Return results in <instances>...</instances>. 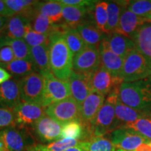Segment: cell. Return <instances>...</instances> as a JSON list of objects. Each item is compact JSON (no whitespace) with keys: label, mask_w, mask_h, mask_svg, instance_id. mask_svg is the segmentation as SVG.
<instances>
[{"label":"cell","mask_w":151,"mask_h":151,"mask_svg":"<svg viewBox=\"0 0 151 151\" xmlns=\"http://www.w3.org/2000/svg\"><path fill=\"white\" fill-rule=\"evenodd\" d=\"M119 127L120 124L116 119L114 106L106 99L97 116L90 124L92 138L104 137L106 134L112 132Z\"/></svg>","instance_id":"cell-5"},{"label":"cell","mask_w":151,"mask_h":151,"mask_svg":"<svg viewBox=\"0 0 151 151\" xmlns=\"http://www.w3.org/2000/svg\"><path fill=\"white\" fill-rule=\"evenodd\" d=\"M111 140L118 150L134 151L143 143L149 140L134 130L120 127L111 132Z\"/></svg>","instance_id":"cell-11"},{"label":"cell","mask_w":151,"mask_h":151,"mask_svg":"<svg viewBox=\"0 0 151 151\" xmlns=\"http://www.w3.org/2000/svg\"><path fill=\"white\" fill-rule=\"evenodd\" d=\"M144 20H145V23H146V22H147V23H151V18H144Z\"/></svg>","instance_id":"cell-50"},{"label":"cell","mask_w":151,"mask_h":151,"mask_svg":"<svg viewBox=\"0 0 151 151\" xmlns=\"http://www.w3.org/2000/svg\"><path fill=\"white\" fill-rule=\"evenodd\" d=\"M9 38L8 37L6 31V27L4 29L0 30V49H1L4 47L6 46L7 42H8Z\"/></svg>","instance_id":"cell-45"},{"label":"cell","mask_w":151,"mask_h":151,"mask_svg":"<svg viewBox=\"0 0 151 151\" xmlns=\"http://www.w3.org/2000/svg\"><path fill=\"white\" fill-rule=\"evenodd\" d=\"M151 76V62L134 49L124 58L120 76L122 82H134Z\"/></svg>","instance_id":"cell-3"},{"label":"cell","mask_w":151,"mask_h":151,"mask_svg":"<svg viewBox=\"0 0 151 151\" xmlns=\"http://www.w3.org/2000/svg\"><path fill=\"white\" fill-rule=\"evenodd\" d=\"M108 2L99 1L95 4L94 9V23L101 32L107 35L106 26L108 21Z\"/></svg>","instance_id":"cell-35"},{"label":"cell","mask_w":151,"mask_h":151,"mask_svg":"<svg viewBox=\"0 0 151 151\" xmlns=\"http://www.w3.org/2000/svg\"><path fill=\"white\" fill-rule=\"evenodd\" d=\"M0 139L6 151H29L36 145L35 138L27 127L16 124L0 131Z\"/></svg>","instance_id":"cell-4"},{"label":"cell","mask_w":151,"mask_h":151,"mask_svg":"<svg viewBox=\"0 0 151 151\" xmlns=\"http://www.w3.org/2000/svg\"><path fill=\"white\" fill-rule=\"evenodd\" d=\"M21 102L18 79L11 78L0 85V107L14 110Z\"/></svg>","instance_id":"cell-18"},{"label":"cell","mask_w":151,"mask_h":151,"mask_svg":"<svg viewBox=\"0 0 151 151\" xmlns=\"http://www.w3.org/2000/svg\"><path fill=\"white\" fill-rule=\"evenodd\" d=\"M117 151H124V150H117Z\"/></svg>","instance_id":"cell-51"},{"label":"cell","mask_w":151,"mask_h":151,"mask_svg":"<svg viewBox=\"0 0 151 151\" xmlns=\"http://www.w3.org/2000/svg\"><path fill=\"white\" fill-rule=\"evenodd\" d=\"M105 97L102 94L92 92L81 105V120L90 126V124L104 104Z\"/></svg>","instance_id":"cell-20"},{"label":"cell","mask_w":151,"mask_h":151,"mask_svg":"<svg viewBox=\"0 0 151 151\" xmlns=\"http://www.w3.org/2000/svg\"><path fill=\"white\" fill-rule=\"evenodd\" d=\"M9 18H6V17H3L0 16V30L4 29L6 26L7 21H8Z\"/></svg>","instance_id":"cell-47"},{"label":"cell","mask_w":151,"mask_h":151,"mask_svg":"<svg viewBox=\"0 0 151 151\" xmlns=\"http://www.w3.org/2000/svg\"><path fill=\"white\" fill-rule=\"evenodd\" d=\"M20 99L22 102L41 105L44 92V78L38 72H33L19 79Z\"/></svg>","instance_id":"cell-6"},{"label":"cell","mask_w":151,"mask_h":151,"mask_svg":"<svg viewBox=\"0 0 151 151\" xmlns=\"http://www.w3.org/2000/svg\"><path fill=\"white\" fill-rule=\"evenodd\" d=\"M94 6V4L90 6H73L64 5L62 11V17L65 21L64 24L69 27L76 29L78 25L84 22H92L87 20V17L90 16Z\"/></svg>","instance_id":"cell-19"},{"label":"cell","mask_w":151,"mask_h":151,"mask_svg":"<svg viewBox=\"0 0 151 151\" xmlns=\"http://www.w3.org/2000/svg\"><path fill=\"white\" fill-rule=\"evenodd\" d=\"M60 2L65 6H90L94 4L96 1L87 0H60Z\"/></svg>","instance_id":"cell-42"},{"label":"cell","mask_w":151,"mask_h":151,"mask_svg":"<svg viewBox=\"0 0 151 151\" xmlns=\"http://www.w3.org/2000/svg\"><path fill=\"white\" fill-rule=\"evenodd\" d=\"M16 125L13 109L0 107V131Z\"/></svg>","instance_id":"cell-40"},{"label":"cell","mask_w":151,"mask_h":151,"mask_svg":"<svg viewBox=\"0 0 151 151\" xmlns=\"http://www.w3.org/2000/svg\"><path fill=\"white\" fill-rule=\"evenodd\" d=\"M14 60L16 58L10 46H5L0 49V67L7 65Z\"/></svg>","instance_id":"cell-41"},{"label":"cell","mask_w":151,"mask_h":151,"mask_svg":"<svg viewBox=\"0 0 151 151\" xmlns=\"http://www.w3.org/2000/svg\"><path fill=\"white\" fill-rule=\"evenodd\" d=\"M50 71L60 81L68 82L73 71V55L67 46L60 28L49 36Z\"/></svg>","instance_id":"cell-1"},{"label":"cell","mask_w":151,"mask_h":151,"mask_svg":"<svg viewBox=\"0 0 151 151\" xmlns=\"http://www.w3.org/2000/svg\"><path fill=\"white\" fill-rule=\"evenodd\" d=\"M87 46L99 50L101 41L106 35L96 27L93 22H87L76 27Z\"/></svg>","instance_id":"cell-22"},{"label":"cell","mask_w":151,"mask_h":151,"mask_svg":"<svg viewBox=\"0 0 151 151\" xmlns=\"http://www.w3.org/2000/svg\"><path fill=\"white\" fill-rule=\"evenodd\" d=\"M80 145L86 151H116L111 139L104 137L90 138L89 140L81 141Z\"/></svg>","instance_id":"cell-32"},{"label":"cell","mask_w":151,"mask_h":151,"mask_svg":"<svg viewBox=\"0 0 151 151\" xmlns=\"http://www.w3.org/2000/svg\"><path fill=\"white\" fill-rule=\"evenodd\" d=\"M27 19L31 27L35 32L42 35L50 36L60 28V24L52 23L46 16L36 10L35 7L34 11L27 17Z\"/></svg>","instance_id":"cell-24"},{"label":"cell","mask_w":151,"mask_h":151,"mask_svg":"<svg viewBox=\"0 0 151 151\" xmlns=\"http://www.w3.org/2000/svg\"><path fill=\"white\" fill-rule=\"evenodd\" d=\"M63 7L64 4L60 1H38L35 5L36 10L46 16L53 24L60 22L63 18Z\"/></svg>","instance_id":"cell-27"},{"label":"cell","mask_w":151,"mask_h":151,"mask_svg":"<svg viewBox=\"0 0 151 151\" xmlns=\"http://www.w3.org/2000/svg\"><path fill=\"white\" fill-rule=\"evenodd\" d=\"M62 32L67 46L73 56L86 48V45L76 29L62 24Z\"/></svg>","instance_id":"cell-30"},{"label":"cell","mask_w":151,"mask_h":151,"mask_svg":"<svg viewBox=\"0 0 151 151\" xmlns=\"http://www.w3.org/2000/svg\"><path fill=\"white\" fill-rule=\"evenodd\" d=\"M127 7L137 16L144 18H151V1L137 0L129 1Z\"/></svg>","instance_id":"cell-39"},{"label":"cell","mask_w":151,"mask_h":151,"mask_svg":"<svg viewBox=\"0 0 151 151\" xmlns=\"http://www.w3.org/2000/svg\"><path fill=\"white\" fill-rule=\"evenodd\" d=\"M32 60L35 66L37 72L43 76L51 72L50 67L48 45H42L30 48Z\"/></svg>","instance_id":"cell-25"},{"label":"cell","mask_w":151,"mask_h":151,"mask_svg":"<svg viewBox=\"0 0 151 151\" xmlns=\"http://www.w3.org/2000/svg\"><path fill=\"white\" fill-rule=\"evenodd\" d=\"M122 127L134 130L146 139L151 141V117L138 119L135 122L124 124Z\"/></svg>","instance_id":"cell-37"},{"label":"cell","mask_w":151,"mask_h":151,"mask_svg":"<svg viewBox=\"0 0 151 151\" xmlns=\"http://www.w3.org/2000/svg\"><path fill=\"white\" fill-rule=\"evenodd\" d=\"M23 39L30 48L42 45L49 44V36L42 35L35 32L31 27L30 24H28L26 29L25 35L24 36Z\"/></svg>","instance_id":"cell-38"},{"label":"cell","mask_w":151,"mask_h":151,"mask_svg":"<svg viewBox=\"0 0 151 151\" xmlns=\"http://www.w3.org/2000/svg\"><path fill=\"white\" fill-rule=\"evenodd\" d=\"M45 114L62 124L81 118V106L70 97L45 108Z\"/></svg>","instance_id":"cell-8"},{"label":"cell","mask_w":151,"mask_h":151,"mask_svg":"<svg viewBox=\"0 0 151 151\" xmlns=\"http://www.w3.org/2000/svg\"><path fill=\"white\" fill-rule=\"evenodd\" d=\"M92 91L108 96L111 92L117 89L122 83L120 78L115 77L104 68L100 67L90 77Z\"/></svg>","instance_id":"cell-14"},{"label":"cell","mask_w":151,"mask_h":151,"mask_svg":"<svg viewBox=\"0 0 151 151\" xmlns=\"http://www.w3.org/2000/svg\"><path fill=\"white\" fill-rule=\"evenodd\" d=\"M6 46H10L14 52L15 58L16 60H32L30 47L23 39H11L7 42Z\"/></svg>","instance_id":"cell-36"},{"label":"cell","mask_w":151,"mask_h":151,"mask_svg":"<svg viewBox=\"0 0 151 151\" xmlns=\"http://www.w3.org/2000/svg\"><path fill=\"white\" fill-rule=\"evenodd\" d=\"M0 151H6L4 145V143L1 139H0Z\"/></svg>","instance_id":"cell-49"},{"label":"cell","mask_w":151,"mask_h":151,"mask_svg":"<svg viewBox=\"0 0 151 151\" xmlns=\"http://www.w3.org/2000/svg\"><path fill=\"white\" fill-rule=\"evenodd\" d=\"M118 96L125 105L151 116V76L134 82H122Z\"/></svg>","instance_id":"cell-2"},{"label":"cell","mask_w":151,"mask_h":151,"mask_svg":"<svg viewBox=\"0 0 151 151\" xmlns=\"http://www.w3.org/2000/svg\"><path fill=\"white\" fill-rule=\"evenodd\" d=\"M136 48L151 62V23H144L133 40Z\"/></svg>","instance_id":"cell-26"},{"label":"cell","mask_w":151,"mask_h":151,"mask_svg":"<svg viewBox=\"0 0 151 151\" xmlns=\"http://www.w3.org/2000/svg\"><path fill=\"white\" fill-rule=\"evenodd\" d=\"M89 134L92 138L90 126L81 119H79L63 124L61 139H72L81 141L80 140L86 139L87 136Z\"/></svg>","instance_id":"cell-23"},{"label":"cell","mask_w":151,"mask_h":151,"mask_svg":"<svg viewBox=\"0 0 151 151\" xmlns=\"http://www.w3.org/2000/svg\"><path fill=\"white\" fill-rule=\"evenodd\" d=\"M118 88H117L111 92L107 96L106 99L112 103L114 106L116 117L120 124V127H122L126 124L135 122L138 119L146 118V117H151L150 115L148 113L131 108L122 103L118 98Z\"/></svg>","instance_id":"cell-12"},{"label":"cell","mask_w":151,"mask_h":151,"mask_svg":"<svg viewBox=\"0 0 151 151\" xmlns=\"http://www.w3.org/2000/svg\"><path fill=\"white\" fill-rule=\"evenodd\" d=\"M101 66L98 49L86 46L83 50L73 56V71L87 76H92Z\"/></svg>","instance_id":"cell-9"},{"label":"cell","mask_w":151,"mask_h":151,"mask_svg":"<svg viewBox=\"0 0 151 151\" xmlns=\"http://www.w3.org/2000/svg\"><path fill=\"white\" fill-rule=\"evenodd\" d=\"M99 52L101 67L115 77L120 78L124 59L121 57L117 55L111 50L105 38L100 44Z\"/></svg>","instance_id":"cell-17"},{"label":"cell","mask_w":151,"mask_h":151,"mask_svg":"<svg viewBox=\"0 0 151 151\" xmlns=\"http://www.w3.org/2000/svg\"><path fill=\"white\" fill-rule=\"evenodd\" d=\"M43 78L44 92L41 104L43 108L71 97L68 82H65L55 78L51 72L43 76Z\"/></svg>","instance_id":"cell-7"},{"label":"cell","mask_w":151,"mask_h":151,"mask_svg":"<svg viewBox=\"0 0 151 151\" xmlns=\"http://www.w3.org/2000/svg\"><path fill=\"white\" fill-rule=\"evenodd\" d=\"M80 142L72 139H63L48 144H36L29 151H65L71 147L78 146Z\"/></svg>","instance_id":"cell-33"},{"label":"cell","mask_w":151,"mask_h":151,"mask_svg":"<svg viewBox=\"0 0 151 151\" xmlns=\"http://www.w3.org/2000/svg\"><path fill=\"white\" fill-rule=\"evenodd\" d=\"M109 48L117 55L125 58L130 52L136 48L135 43L132 39L118 33H111L105 37Z\"/></svg>","instance_id":"cell-21"},{"label":"cell","mask_w":151,"mask_h":151,"mask_svg":"<svg viewBox=\"0 0 151 151\" xmlns=\"http://www.w3.org/2000/svg\"><path fill=\"white\" fill-rule=\"evenodd\" d=\"M12 78V76L9 73L8 71L0 67V85L3 84L4 83L6 82Z\"/></svg>","instance_id":"cell-44"},{"label":"cell","mask_w":151,"mask_h":151,"mask_svg":"<svg viewBox=\"0 0 151 151\" xmlns=\"http://www.w3.org/2000/svg\"><path fill=\"white\" fill-rule=\"evenodd\" d=\"M6 4L14 14H20L27 17L35 9L38 1L32 0H5Z\"/></svg>","instance_id":"cell-34"},{"label":"cell","mask_w":151,"mask_h":151,"mask_svg":"<svg viewBox=\"0 0 151 151\" xmlns=\"http://www.w3.org/2000/svg\"><path fill=\"white\" fill-rule=\"evenodd\" d=\"M134 151H151V146L150 144V141L148 142L143 143L140 146L138 147Z\"/></svg>","instance_id":"cell-46"},{"label":"cell","mask_w":151,"mask_h":151,"mask_svg":"<svg viewBox=\"0 0 151 151\" xmlns=\"http://www.w3.org/2000/svg\"><path fill=\"white\" fill-rule=\"evenodd\" d=\"M5 69L14 78L20 79L33 72H37L35 66L32 60H14L1 67Z\"/></svg>","instance_id":"cell-29"},{"label":"cell","mask_w":151,"mask_h":151,"mask_svg":"<svg viewBox=\"0 0 151 151\" xmlns=\"http://www.w3.org/2000/svg\"><path fill=\"white\" fill-rule=\"evenodd\" d=\"M33 132L39 141L52 143L61 139L63 124L46 115L32 126Z\"/></svg>","instance_id":"cell-10"},{"label":"cell","mask_w":151,"mask_h":151,"mask_svg":"<svg viewBox=\"0 0 151 151\" xmlns=\"http://www.w3.org/2000/svg\"><path fill=\"white\" fill-rule=\"evenodd\" d=\"M65 151H86L85 149L83 148L82 146H81L80 145V143H79V144L78 146H74V147H71V148H69L67 149V150H65Z\"/></svg>","instance_id":"cell-48"},{"label":"cell","mask_w":151,"mask_h":151,"mask_svg":"<svg viewBox=\"0 0 151 151\" xmlns=\"http://www.w3.org/2000/svg\"><path fill=\"white\" fill-rule=\"evenodd\" d=\"M127 1L126 3H119L117 1L108 2V8H107L108 21H107L106 26L107 35L117 32L122 9L124 5L127 4Z\"/></svg>","instance_id":"cell-31"},{"label":"cell","mask_w":151,"mask_h":151,"mask_svg":"<svg viewBox=\"0 0 151 151\" xmlns=\"http://www.w3.org/2000/svg\"><path fill=\"white\" fill-rule=\"evenodd\" d=\"M29 20L25 16L15 14L8 18L6 31L7 36L11 39H22L25 35Z\"/></svg>","instance_id":"cell-28"},{"label":"cell","mask_w":151,"mask_h":151,"mask_svg":"<svg viewBox=\"0 0 151 151\" xmlns=\"http://www.w3.org/2000/svg\"><path fill=\"white\" fill-rule=\"evenodd\" d=\"M14 15L15 14L7 6L5 1L0 0V16L6 17V18H10Z\"/></svg>","instance_id":"cell-43"},{"label":"cell","mask_w":151,"mask_h":151,"mask_svg":"<svg viewBox=\"0 0 151 151\" xmlns=\"http://www.w3.org/2000/svg\"><path fill=\"white\" fill-rule=\"evenodd\" d=\"M16 125L33 126L45 116V108L39 104L22 102L14 109Z\"/></svg>","instance_id":"cell-13"},{"label":"cell","mask_w":151,"mask_h":151,"mask_svg":"<svg viewBox=\"0 0 151 151\" xmlns=\"http://www.w3.org/2000/svg\"><path fill=\"white\" fill-rule=\"evenodd\" d=\"M128 3L129 1L122 9L116 33L125 36L133 41L138 30L145 23V20L144 18L137 16L127 9Z\"/></svg>","instance_id":"cell-15"},{"label":"cell","mask_w":151,"mask_h":151,"mask_svg":"<svg viewBox=\"0 0 151 151\" xmlns=\"http://www.w3.org/2000/svg\"><path fill=\"white\" fill-rule=\"evenodd\" d=\"M90 77L91 76L81 74L72 71L68 81L71 97L80 106L93 92L90 82Z\"/></svg>","instance_id":"cell-16"}]
</instances>
